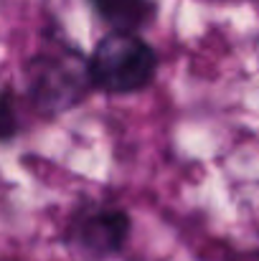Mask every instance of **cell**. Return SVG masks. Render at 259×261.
I'll return each instance as SVG.
<instances>
[{"label":"cell","mask_w":259,"mask_h":261,"mask_svg":"<svg viewBox=\"0 0 259 261\" xmlns=\"http://www.w3.org/2000/svg\"><path fill=\"white\" fill-rule=\"evenodd\" d=\"M28 96L43 114L54 117L82 104L91 89L89 61L84 56L61 43L49 51H38L26 69Z\"/></svg>","instance_id":"obj_1"},{"label":"cell","mask_w":259,"mask_h":261,"mask_svg":"<svg viewBox=\"0 0 259 261\" xmlns=\"http://www.w3.org/2000/svg\"><path fill=\"white\" fill-rule=\"evenodd\" d=\"M158 74L155 48L137 33L112 31L89 56L91 87L107 94H135L153 84Z\"/></svg>","instance_id":"obj_2"},{"label":"cell","mask_w":259,"mask_h":261,"mask_svg":"<svg viewBox=\"0 0 259 261\" xmlns=\"http://www.w3.org/2000/svg\"><path fill=\"white\" fill-rule=\"evenodd\" d=\"M130 236V216L114 205H84L74 213L66 241L91 259H107L122 251Z\"/></svg>","instance_id":"obj_3"},{"label":"cell","mask_w":259,"mask_h":261,"mask_svg":"<svg viewBox=\"0 0 259 261\" xmlns=\"http://www.w3.org/2000/svg\"><path fill=\"white\" fill-rule=\"evenodd\" d=\"M89 3L94 13L107 25H112V31L122 33H137L158 13L155 0H89Z\"/></svg>","instance_id":"obj_4"},{"label":"cell","mask_w":259,"mask_h":261,"mask_svg":"<svg viewBox=\"0 0 259 261\" xmlns=\"http://www.w3.org/2000/svg\"><path fill=\"white\" fill-rule=\"evenodd\" d=\"M18 129H20V119H18L15 99L10 91H0V142L18 135Z\"/></svg>","instance_id":"obj_5"}]
</instances>
